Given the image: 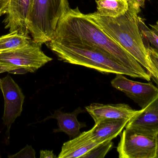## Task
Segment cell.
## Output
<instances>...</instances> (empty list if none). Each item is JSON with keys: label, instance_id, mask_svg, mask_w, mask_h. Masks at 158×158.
I'll return each mask as SVG.
<instances>
[{"label": "cell", "instance_id": "6da1fadb", "mask_svg": "<svg viewBox=\"0 0 158 158\" xmlns=\"http://www.w3.org/2000/svg\"><path fill=\"white\" fill-rule=\"evenodd\" d=\"M53 39L83 43L109 54L118 62L135 72L139 79L151 80V75L127 51L89 20L78 7L72 9L60 19Z\"/></svg>", "mask_w": 158, "mask_h": 158}, {"label": "cell", "instance_id": "7a4b0ae2", "mask_svg": "<svg viewBox=\"0 0 158 158\" xmlns=\"http://www.w3.org/2000/svg\"><path fill=\"white\" fill-rule=\"evenodd\" d=\"M139 13L129 5L127 12L117 18L101 16L96 12L85 15L127 51L154 79V71L138 25Z\"/></svg>", "mask_w": 158, "mask_h": 158}, {"label": "cell", "instance_id": "3957f363", "mask_svg": "<svg viewBox=\"0 0 158 158\" xmlns=\"http://www.w3.org/2000/svg\"><path fill=\"white\" fill-rule=\"evenodd\" d=\"M47 46L58 59L66 63L90 68L103 74H121L139 78L104 51L88 45L60 41L52 39Z\"/></svg>", "mask_w": 158, "mask_h": 158}, {"label": "cell", "instance_id": "277c9868", "mask_svg": "<svg viewBox=\"0 0 158 158\" xmlns=\"http://www.w3.org/2000/svg\"><path fill=\"white\" fill-rule=\"evenodd\" d=\"M70 9L68 0H31L26 27L33 41L42 45L53 39L59 21Z\"/></svg>", "mask_w": 158, "mask_h": 158}, {"label": "cell", "instance_id": "5b68a950", "mask_svg": "<svg viewBox=\"0 0 158 158\" xmlns=\"http://www.w3.org/2000/svg\"><path fill=\"white\" fill-rule=\"evenodd\" d=\"M52 60L34 42L19 49L0 52V74L33 73Z\"/></svg>", "mask_w": 158, "mask_h": 158}, {"label": "cell", "instance_id": "8992f818", "mask_svg": "<svg viewBox=\"0 0 158 158\" xmlns=\"http://www.w3.org/2000/svg\"><path fill=\"white\" fill-rule=\"evenodd\" d=\"M117 149L119 158H156V140L125 128Z\"/></svg>", "mask_w": 158, "mask_h": 158}, {"label": "cell", "instance_id": "52a82bcc", "mask_svg": "<svg viewBox=\"0 0 158 158\" xmlns=\"http://www.w3.org/2000/svg\"><path fill=\"white\" fill-rule=\"evenodd\" d=\"M0 89L4 99L2 119L9 134L11 125L22 113L25 96L18 84L8 75L0 79Z\"/></svg>", "mask_w": 158, "mask_h": 158}, {"label": "cell", "instance_id": "ba28073f", "mask_svg": "<svg viewBox=\"0 0 158 158\" xmlns=\"http://www.w3.org/2000/svg\"><path fill=\"white\" fill-rule=\"evenodd\" d=\"M124 75L116 74L111 85L124 93L142 109L145 108L158 96V88L152 83H143L127 79Z\"/></svg>", "mask_w": 158, "mask_h": 158}, {"label": "cell", "instance_id": "9c48e42d", "mask_svg": "<svg viewBox=\"0 0 158 158\" xmlns=\"http://www.w3.org/2000/svg\"><path fill=\"white\" fill-rule=\"evenodd\" d=\"M125 128L140 134L156 137L158 134V96L131 119Z\"/></svg>", "mask_w": 158, "mask_h": 158}, {"label": "cell", "instance_id": "30bf717a", "mask_svg": "<svg viewBox=\"0 0 158 158\" xmlns=\"http://www.w3.org/2000/svg\"><path fill=\"white\" fill-rule=\"evenodd\" d=\"M95 123L108 119H131L140 110L132 109L125 104L103 105L93 103L85 107Z\"/></svg>", "mask_w": 158, "mask_h": 158}, {"label": "cell", "instance_id": "8fae6325", "mask_svg": "<svg viewBox=\"0 0 158 158\" xmlns=\"http://www.w3.org/2000/svg\"><path fill=\"white\" fill-rule=\"evenodd\" d=\"M31 3V0H9L6 16L3 21L5 28L9 29V32L16 30L29 32L26 20Z\"/></svg>", "mask_w": 158, "mask_h": 158}, {"label": "cell", "instance_id": "7c38bea8", "mask_svg": "<svg viewBox=\"0 0 158 158\" xmlns=\"http://www.w3.org/2000/svg\"><path fill=\"white\" fill-rule=\"evenodd\" d=\"M100 144L93 138L90 130L64 143L57 158H83L89 151Z\"/></svg>", "mask_w": 158, "mask_h": 158}, {"label": "cell", "instance_id": "4fadbf2b", "mask_svg": "<svg viewBox=\"0 0 158 158\" xmlns=\"http://www.w3.org/2000/svg\"><path fill=\"white\" fill-rule=\"evenodd\" d=\"M84 112L81 107L77 108L71 113H65L57 109L51 116L45 118V120L50 119H56L58 128L55 129L54 132L65 133L70 139H73L81 134L80 130L81 128L86 127L85 122H80L77 118L79 114Z\"/></svg>", "mask_w": 158, "mask_h": 158}, {"label": "cell", "instance_id": "5bb4252c", "mask_svg": "<svg viewBox=\"0 0 158 158\" xmlns=\"http://www.w3.org/2000/svg\"><path fill=\"white\" fill-rule=\"evenodd\" d=\"M129 119H108L95 123L92 129L93 138L99 144L112 141L120 134Z\"/></svg>", "mask_w": 158, "mask_h": 158}, {"label": "cell", "instance_id": "9a60e30c", "mask_svg": "<svg viewBox=\"0 0 158 158\" xmlns=\"http://www.w3.org/2000/svg\"><path fill=\"white\" fill-rule=\"evenodd\" d=\"M97 11L101 16L117 18L124 15L128 9L127 0H96Z\"/></svg>", "mask_w": 158, "mask_h": 158}, {"label": "cell", "instance_id": "2e32d148", "mask_svg": "<svg viewBox=\"0 0 158 158\" xmlns=\"http://www.w3.org/2000/svg\"><path fill=\"white\" fill-rule=\"evenodd\" d=\"M29 34V32L16 30L1 36L0 52L15 50L29 45L33 41Z\"/></svg>", "mask_w": 158, "mask_h": 158}, {"label": "cell", "instance_id": "e0dca14e", "mask_svg": "<svg viewBox=\"0 0 158 158\" xmlns=\"http://www.w3.org/2000/svg\"><path fill=\"white\" fill-rule=\"evenodd\" d=\"M138 25L144 43L151 44L158 51V35L145 25L143 19L138 17Z\"/></svg>", "mask_w": 158, "mask_h": 158}, {"label": "cell", "instance_id": "ac0fdd59", "mask_svg": "<svg viewBox=\"0 0 158 158\" xmlns=\"http://www.w3.org/2000/svg\"><path fill=\"white\" fill-rule=\"evenodd\" d=\"M113 143L111 141L103 143L89 151L83 158H104L113 148Z\"/></svg>", "mask_w": 158, "mask_h": 158}, {"label": "cell", "instance_id": "d6986e66", "mask_svg": "<svg viewBox=\"0 0 158 158\" xmlns=\"http://www.w3.org/2000/svg\"><path fill=\"white\" fill-rule=\"evenodd\" d=\"M145 45L147 50L148 56L155 75L154 81L158 84V51L157 49L150 46V44H145Z\"/></svg>", "mask_w": 158, "mask_h": 158}, {"label": "cell", "instance_id": "ffe728a7", "mask_svg": "<svg viewBox=\"0 0 158 158\" xmlns=\"http://www.w3.org/2000/svg\"><path fill=\"white\" fill-rule=\"evenodd\" d=\"M36 152L31 146L27 145L15 155L8 156L9 158H35Z\"/></svg>", "mask_w": 158, "mask_h": 158}, {"label": "cell", "instance_id": "44dd1931", "mask_svg": "<svg viewBox=\"0 0 158 158\" xmlns=\"http://www.w3.org/2000/svg\"><path fill=\"white\" fill-rule=\"evenodd\" d=\"M146 0H127L128 4L132 6L138 12L141 11V7H144L145 6V2Z\"/></svg>", "mask_w": 158, "mask_h": 158}, {"label": "cell", "instance_id": "7402d4cb", "mask_svg": "<svg viewBox=\"0 0 158 158\" xmlns=\"http://www.w3.org/2000/svg\"><path fill=\"white\" fill-rule=\"evenodd\" d=\"M40 158H56L57 157L54 154L52 150H41L40 151Z\"/></svg>", "mask_w": 158, "mask_h": 158}, {"label": "cell", "instance_id": "603a6c76", "mask_svg": "<svg viewBox=\"0 0 158 158\" xmlns=\"http://www.w3.org/2000/svg\"><path fill=\"white\" fill-rule=\"evenodd\" d=\"M9 0H0V16L6 14Z\"/></svg>", "mask_w": 158, "mask_h": 158}, {"label": "cell", "instance_id": "cb8c5ba5", "mask_svg": "<svg viewBox=\"0 0 158 158\" xmlns=\"http://www.w3.org/2000/svg\"><path fill=\"white\" fill-rule=\"evenodd\" d=\"M151 28H152V30L157 34L158 35V21L156 22V24L155 25H151Z\"/></svg>", "mask_w": 158, "mask_h": 158}, {"label": "cell", "instance_id": "d4e9b609", "mask_svg": "<svg viewBox=\"0 0 158 158\" xmlns=\"http://www.w3.org/2000/svg\"><path fill=\"white\" fill-rule=\"evenodd\" d=\"M156 158H158V134L156 137Z\"/></svg>", "mask_w": 158, "mask_h": 158}]
</instances>
